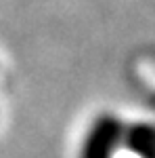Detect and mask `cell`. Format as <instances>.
Wrapping results in <instances>:
<instances>
[{
  "mask_svg": "<svg viewBox=\"0 0 155 158\" xmlns=\"http://www.w3.org/2000/svg\"><path fill=\"white\" fill-rule=\"evenodd\" d=\"M124 129L126 124L113 114L96 116L84 133L80 158H113L124 143Z\"/></svg>",
  "mask_w": 155,
  "mask_h": 158,
  "instance_id": "cell-1",
  "label": "cell"
},
{
  "mask_svg": "<svg viewBox=\"0 0 155 158\" xmlns=\"http://www.w3.org/2000/svg\"><path fill=\"white\" fill-rule=\"evenodd\" d=\"M134 156L155 158V124L136 122L124 129V143Z\"/></svg>",
  "mask_w": 155,
  "mask_h": 158,
  "instance_id": "cell-2",
  "label": "cell"
}]
</instances>
